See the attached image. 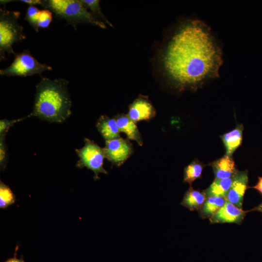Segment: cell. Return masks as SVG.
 <instances>
[{"label":"cell","instance_id":"cell-1","mask_svg":"<svg viewBox=\"0 0 262 262\" xmlns=\"http://www.w3.org/2000/svg\"><path fill=\"white\" fill-rule=\"evenodd\" d=\"M222 62L221 50L210 29L199 20L187 21L179 28L163 57L167 76L180 89L217 77Z\"/></svg>","mask_w":262,"mask_h":262},{"label":"cell","instance_id":"cell-2","mask_svg":"<svg viewBox=\"0 0 262 262\" xmlns=\"http://www.w3.org/2000/svg\"><path fill=\"white\" fill-rule=\"evenodd\" d=\"M68 84V81L64 79L42 77L36 86L33 111L29 116L51 122H64L71 114Z\"/></svg>","mask_w":262,"mask_h":262},{"label":"cell","instance_id":"cell-3","mask_svg":"<svg viewBox=\"0 0 262 262\" xmlns=\"http://www.w3.org/2000/svg\"><path fill=\"white\" fill-rule=\"evenodd\" d=\"M41 5L54 14L57 18L65 19L75 30L79 23L106 28L105 24L88 11L80 0H44Z\"/></svg>","mask_w":262,"mask_h":262},{"label":"cell","instance_id":"cell-4","mask_svg":"<svg viewBox=\"0 0 262 262\" xmlns=\"http://www.w3.org/2000/svg\"><path fill=\"white\" fill-rule=\"evenodd\" d=\"M19 16L18 11H10L5 8L0 9V61L6 59V53L15 54L12 45L26 38L23 27L18 22Z\"/></svg>","mask_w":262,"mask_h":262},{"label":"cell","instance_id":"cell-5","mask_svg":"<svg viewBox=\"0 0 262 262\" xmlns=\"http://www.w3.org/2000/svg\"><path fill=\"white\" fill-rule=\"evenodd\" d=\"M52 68L46 64L39 63L27 49L16 53L12 63L9 66L0 70L1 76L27 77L34 74L41 75L45 71Z\"/></svg>","mask_w":262,"mask_h":262},{"label":"cell","instance_id":"cell-6","mask_svg":"<svg viewBox=\"0 0 262 262\" xmlns=\"http://www.w3.org/2000/svg\"><path fill=\"white\" fill-rule=\"evenodd\" d=\"M79 158L76 166L79 168L86 167L94 173V179H99L100 173L108 174L103 168L105 158L103 148L100 147L93 141L88 138L84 139V145L80 149H76Z\"/></svg>","mask_w":262,"mask_h":262},{"label":"cell","instance_id":"cell-7","mask_svg":"<svg viewBox=\"0 0 262 262\" xmlns=\"http://www.w3.org/2000/svg\"><path fill=\"white\" fill-rule=\"evenodd\" d=\"M103 149L105 158L117 166L123 164L133 151L129 141L121 137L106 141Z\"/></svg>","mask_w":262,"mask_h":262},{"label":"cell","instance_id":"cell-8","mask_svg":"<svg viewBox=\"0 0 262 262\" xmlns=\"http://www.w3.org/2000/svg\"><path fill=\"white\" fill-rule=\"evenodd\" d=\"M248 183L247 171H238L235 175L231 186L227 194V200L237 207L242 209L244 196L248 188Z\"/></svg>","mask_w":262,"mask_h":262},{"label":"cell","instance_id":"cell-9","mask_svg":"<svg viewBox=\"0 0 262 262\" xmlns=\"http://www.w3.org/2000/svg\"><path fill=\"white\" fill-rule=\"evenodd\" d=\"M156 111L146 96H140L130 104L127 115L135 123L154 117Z\"/></svg>","mask_w":262,"mask_h":262},{"label":"cell","instance_id":"cell-10","mask_svg":"<svg viewBox=\"0 0 262 262\" xmlns=\"http://www.w3.org/2000/svg\"><path fill=\"white\" fill-rule=\"evenodd\" d=\"M246 212L227 201L224 205L210 218L211 224L231 223L240 225Z\"/></svg>","mask_w":262,"mask_h":262},{"label":"cell","instance_id":"cell-11","mask_svg":"<svg viewBox=\"0 0 262 262\" xmlns=\"http://www.w3.org/2000/svg\"><path fill=\"white\" fill-rule=\"evenodd\" d=\"M211 165L216 179L233 177L238 171L232 158L227 155L214 161Z\"/></svg>","mask_w":262,"mask_h":262},{"label":"cell","instance_id":"cell-12","mask_svg":"<svg viewBox=\"0 0 262 262\" xmlns=\"http://www.w3.org/2000/svg\"><path fill=\"white\" fill-rule=\"evenodd\" d=\"M116 122L120 132L126 134L128 139L135 141L140 146H142V139L136 124L127 115L119 114L114 118Z\"/></svg>","mask_w":262,"mask_h":262},{"label":"cell","instance_id":"cell-13","mask_svg":"<svg viewBox=\"0 0 262 262\" xmlns=\"http://www.w3.org/2000/svg\"><path fill=\"white\" fill-rule=\"evenodd\" d=\"M96 127L106 141L120 137V131L115 118L106 115H101L97 121Z\"/></svg>","mask_w":262,"mask_h":262},{"label":"cell","instance_id":"cell-14","mask_svg":"<svg viewBox=\"0 0 262 262\" xmlns=\"http://www.w3.org/2000/svg\"><path fill=\"white\" fill-rule=\"evenodd\" d=\"M243 126L239 125L234 129L221 136L226 148V155L231 156L235 150L241 145Z\"/></svg>","mask_w":262,"mask_h":262},{"label":"cell","instance_id":"cell-15","mask_svg":"<svg viewBox=\"0 0 262 262\" xmlns=\"http://www.w3.org/2000/svg\"><path fill=\"white\" fill-rule=\"evenodd\" d=\"M207 198L204 191L195 190L191 186L185 193L181 204L191 211L199 210Z\"/></svg>","mask_w":262,"mask_h":262},{"label":"cell","instance_id":"cell-16","mask_svg":"<svg viewBox=\"0 0 262 262\" xmlns=\"http://www.w3.org/2000/svg\"><path fill=\"white\" fill-rule=\"evenodd\" d=\"M227 201L226 198L221 196L207 197L204 204L199 210L200 216L204 218H210L224 205Z\"/></svg>","mask_w":262,"mask_h":262},{"label":"cell","instance_id":"cell-17","mask_svg":"<svg viewBox=\"0 0 262 262\" xmlns=\"http://www.w3.org/2000/svg\"><path fill=\"white\" fill-rule=\"evenodd\" d=\"M234 177L214 180L210 186L204 191L206 196H221L226 198L232 183Z\"/></svg>","mask_w":262,"mask_h":262},{"label":"cell","instance_id":"cell-18","mask_svg":"<svg viewBox=\"0 0 262 262\" xmlns=\"http://www.w3.org/2000/svg\"><path fill=\"white\" fill-rule=\"evenodd\" d=\"M203 167L204 165L198 161H193L184 168L183 182L191 185L195 180L202 177Z\"/></svg>","mask_w":262,"mask_h":262},{"label":"cell","instance_id":"cell-19","mask_svg":"<svg viewBox=\"0 0 262 262\" xmlns=\"http://www.w3.org/2000/svg\"><path fill=\"white\" fill-rule=\"evenodd\" d=\"M82 5L86 9H89L92 14L97 18L105 24L113 27V25L105 16L101 10L99 5L100 0H80Z\"/></svg>","mask_w":262,"mask_h":262},{"label":"cell","instance_id":"cell-20","mask_svg":"<svg viewBox=\"0 0 262 262\" xmlns=\"http://www.w3.org/2000/svg\"><path fill=\"white\" fill-rule=\"evenodd\" d=\"M16 196L11 189L3 182H0V208L5 209L15 203Z\"/></svg>","mask_w":262,"mask_h":262},{"label":"cell","instance_id":"cell-21","mask_svg":"<svg viewBox=\"0 0 262 262\" xmlns=\"http://www.w3.org/2000/svg\"><path fill=\"white\" fill-rule=\"evenodd\" d=\"M40 10L33 5H29L27 8L25 19L32 26L33 29L38 32V19Z\"/></svg>","mask_w":262,"mask_h":262},{"label":"cell","instance_id":"cell-22","mask_svg":"<svg viewBox=\"0 0 262 262\" xmlns=\"http://www.w3.org/2000/svg\"><path fill=\"white\" fill-rule=\"evenodd\" d=\"M52 14L50 11L46 9L40 11L38 19L39 29L46 28L49 26L52 21Z\"/></svg>","mask_w":262,"mask_h":262},{"label":"cell","instance_id":"cell-23","mask_svg":"<svg viewBox=\"0 0 262 262\" xmlns=\"http://www.w3.org/2000/svg\"><path fill=\"white\" fill-rule=\"evenodd\" d=\"M5 136H0V165L1 169L5 168L7 162V149L4 143Z\"/></svg>","mask_w":262,"mask_h":262},{"label":"cell","instance_id":"cell-24","mask_svg":"<svg viewBox=\"0 0 262 262\" xmlns=\"http://www.w3.org/2000/svg\"><path fill=\"white\" fill-rule=\"evenodd\" d=\"M30 117L28 115L26 117L20 118L16 120H8L7 119H2L0 121V136H5L7 132L10 128L17 122H19L24 118Z\"/></svg>","mask_w":262,"mask_h":262},{"label":"cell","instance_id":"cell-25","mask_svg":"<svg viewBox=\"0 0 262 262\" xmlns=\"http://www.w3.org/2000/svg\"><path fill=\"white\" fill-rule=\"evenodd\" d=\"M252 188L256 189L262 195V177H259L257 183Z\"/></svg>","mask_w":262,"mask_h":262},{"label":"cell","instance_id":"cell-26","mask_svg":"<svg viewBox=\"0 0 262 262\" xmlns=\"http://www.w3.org/2000/svg\"><path fill=\"white\" fill-rule=\"evenodd\" d=\"M20 2H24L29 4V5H41L42 0H20Z\"/></svg>","mask_w":262,"mask_h":262},{"label":"cell","instance_id":"cell-27","mask_svg":"<svg viewBox=\"0 0 262 262\" xmlns=\"http://www.w3.org/2000/svg\"><path fill=\"white\" fill-rule=\"evenodd\" d=\"M5 262H25L23 259L22 257L18 259L16 258V255H15L13 258H10L7 259Z\"/></svg>","mask_w":262,"mask_h":262},{"label":"cell","instance_id":"cell-28","mask_svg":"<svg viewBox=\"0 0 262 262\" xmlns=\"http://www.w3.org/2000/svg\"><path fill=\"white\" fill-rule=\"evenodd\" d=\"M251 211H257L262 213V202L258 206Z\"/></svg>","mask_w":262,"mask_h":262},{"label":"cell","instance_id":"cell-29","mask_svg":"<svg viewBox=\"0 0 262 262\" xmlns=\"http://www.w3.org/2000/svg\"><path fill=\"white\" fill-rule=\"evenodd\" d=\"M13 0H0V3L5 5L6 3L12 1Z\"/></svg>","mask_w":262,"mask_h":262}]
</instances>
